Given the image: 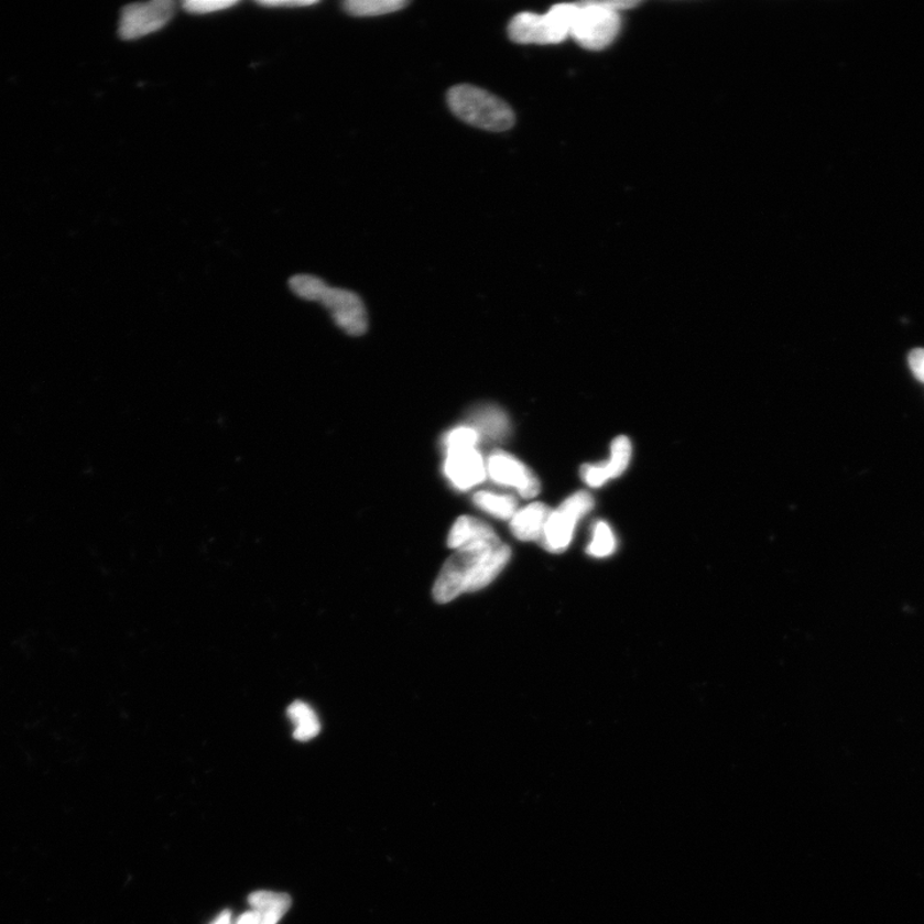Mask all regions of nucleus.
Listing matches in <instances>:
<instances>
[{
  "instance_id": "nucleus-1",
  "label": "nucleus",
  "mask_w": 924,
  "mask_h": 924,
  "mask_svg": "<svg viewBox=\"0 0 924 924\" xmlns=\"http://www.w3.org/2000/svg\"><path fill=\"white\" fill-rule=\"evenodd\" d=\"M510 558L511 548L502 542L457 550L434 584V599L438 604H447L463 594L483 589L500 576Z\"/></svg>"
},
{
  "instance_id": "nucleus-2",
  "label": "nucleus",
  "mask_w": 924,
  "mask_h": 924,
  "mask_svg": "<svg viewBox=\"0 0 924 924\" xmlns=\"http://www.w3.org/2000/svg\"><path fill=\"white\" fill-rule=\"evenodd\" d=\"M447 104L456 118L471 127L501 133L515 126V113L507 102L472 85L449 89Z\"/></svg>"
},
{
  "instance_id": "nucleus-3",
  "label": "nucleus",
  "mask_w": 924,
  "mask_h": 924,
  "mask_svg": "<svg viewBox=\"0 0 924 924\" xmlns=\"http://www.w3.org/2000/svg\"><path fill=\"white\" fill-rule=\"evenodd\" d=\"M579 4H556L546 14L522 12L509 23L511 42L518 44H558L570 36Z\"/></svg>"
},
{
  "instance_id": "nucleus-4",
  "label": "nucleus",
  "mask_w": 924,
  "mask_h": 924,
  "mask_svg": "<svg viewBox=\"0 0 924 924\" xmlns=\"http://www.w3.org/2000/svg\"><path fill=\"white\" fill-rule=\"evenodd\" d=\"M626 2H587L579 4L570 36L589 51L607 48L617 37L620 29L618 11L633 7Z\"/></svg>"
},
{
  "instance_id": "nucleus-5",
  "label": "nucleus",
  "mask_w": 924,
  "mask_h": 924,
  "mask_svg": "<svg viewBox=\"0 0 924 924\" xmlns=\"http://www.w3.org/2000/svg\"><path fill=\"white\" fill-rule=\"evenodd\" d=\"M594 507V497L581 491L572 494L561 504V508L551 511L541 539L543 547L548 553H564L570 546L579 520L585 518Z\"/></svg>"
},
{
  "instance_id": "nucleus-6",
  "label": "nucleus",
  "mask_w": 924,
  "mask_h": 924,
  "mask_svg": "<svg viewBox=\"0 0 924 924\" xmlns=\"http://www.w3.org/2000/svg\"><path fill=\"white\" fill-rule=\"evenodd\" d=\"M175 3L171 0H153L123 8L119 34L123 41H137L165 28L173 20Z\"/></svg>"
},
{
  "instance_id": "nucleus-7",
  "label": "nucleus",
  "mask_w": 924,
  "mask_h": 924,
  "mask_svg": "<svg viewBox=\"0 0 924 924\" xmlns=\"http://www.w3.org/2000/svg\"><path fill=\"white\" fill-rule=\"evenodd\" d=\"M317 302L329 311L334 323L348 336L360 337L368 330V313L362 300L347 290L325 284Z\"/></svg>"
},
{
  "instance_id": "nucleus-8",
  "label": "nucleus",
  "mask_w": 924,
  "mask_h": 924,
  "mask_svg": "<svg viewBox=\"0 0 924 924\" xmlns=\"http://www.w3.org/2000/svg\"><path fill=\"white\" fill-rule=\"evenodd\" d=\"M487 474L494 483L515 488L523 499H534L541 491V483L535 474L517 457L502 452H496L486 463Z\"/></svg>"
},
{
  "instance_id": "nucleus-9",
  "label": "nucleus",
  "mask_w": 924,
  "mask_h": 924,
  "mask_svg": "<svg viewBox=\"0 0 924 924\" xmlns=\"http://www.w3.org/2000/svg\"><path fill=\"white\" fill-rule=\"evenodd\" d=\"M444 471L457 491H470L483 483L487 477V465L477 448L460 449L447 453Z\"/></svg>"
},
{
  "instance_id": "nucleus-10",
  "label": "nucleus",
  "mask_w": 924,
  "mask_h": 924,
  "mask_svg": "<svg viewBox=\"0 0 924 924\" xmlns=\"http://www.w3.org/2000/svg\"><path fill=\"white\" fill-rule=\"evenodd\" d=\"M632 457V445L624 436H620L612 442L611 456L608 464L604 465H585L581 468V478L589 487L599 488L608 483L610 479L621 476L628 468L629 461Z\"/></svg>"
},
{
  "instance_id": "nucleus-11",
  "label": "nucleus",
  "mask_w": 924,
  "mask_h": 924,
  "mask_svg": "<svg viewBox=\"0 0 924 924\" xmlns=\"http://www.w3.org/2000/svg\"><path fill=\"white\" fill-rule=\"evenodd\" d=\"M488 543H501V540L491 525L471 517L457 519L447 539L448 547L455 551Z\"/></svg>"
},
{
  "instance_id": "nucleus-12",
  "label": "nucleus",
  "mask_w": 924,
  "mask_h": 924,
  "mask_svg": "<svg viewBox=\"0 0 924 924\" xmlns=\"http://www.w3.org/2000/svg\"><path fill=\"white\" fill-rule=\"evenodd\" d=\"M470 426L487 442H503L510 436L511 423L507 413L493 405L480 406L470 414Z\"/></svg>"
},
{
  "instance_id": "nucleus-13",
  "label": "nucleus",
  "mask_w": 924,
  "mask_h": 924,
  "mask_svg": "<svg viewBox=\"0 0 924 924\" xmlns=\"http://www.w3.org/2000/svg\"><path fill=\"white\" fill-rule=\"evenodd\" d=\"M551 510L547 504L532 502L522 510H518L510 520V530L519 541H540L545 531Z\"/></svg>"
},
{
  "instance_id": "nucleus-14",
  "label": "nucleus",
  "mask_w": 924,
  "mask_h": 924,
  "mask_svg": "<svg viewBox=\"0 0 924 924\" xmlns=\"http://www.w3.org/2000/svg\"><path fill=\"white\" fill-rule=\"evenodd\" d=\"M248 902L259 913L260 924H278L292 905L290 895L270 891L253 892Z\"/></svg>"
},
{
  "instance_id": "nucleus-15",
  "label": "nucleus",
  "mask_w": 924,
  "mask_h": 924,
  "mask_svg": "<svg viewBox=\"0 0 924 924\" xmlns=\"http://www.w3.org/2000/svg\"><path fill=\"white\" fill-rule=\"evenodd\" d=\"M472 501L479 510L500 520H511L518 512V500L512 494L480 491Z\"/></svg>"
},
{
  "instance_id": "nucleus-16",
  "label": "nucleus",
  "mask_w": 924,
  "mask_h": 924,
  "mask_svg": "<svg viewBox=\"0 0 924 924\" xmlns=\"http://www.w3.org/2000/svg\"><path fill=\"white\" fill-rule=\"evenodd\" d=\"M289 717L294 724V739L298 741L313 740L320 732L316 713L305 703H293L289 708Z\"/></svg>"
},
{
  "instance_id": "nucleus-17",
  "label": "nucleus",
  "mask_w": 924,
  "mask_h": 924,
  "mask_svg": "<svg viewBox=\"0 0 924 924\" xmlns=\"http://www.w3.org/2000/svg\"><path fill=\"white\" fill-rule=\"evenodd\" d=\"M405 0H347L344 10L354 18H376L403 10Z\"/></svg>"
},
{
  "instance_id": "nucleus-18",
  "label": "nucleus",
  "mask_w": 924,
  "mask_h": 924,
  "mask_svg": "<svg viewBox=\"0 0 924 924\" xmlns=\"http://www.w3.org/2000/svg\"><path fill=\"white\" fill-rule=\"evenodd\" d=\"M616 546L615 533H612L608 523H597L594 528L593 541L589 542L587 553L595 557H607L615 553Z\"/></svg>"
},
{
  "instance_id": "nucleus-19",
  "label": "nucleus",
  "mask_w": 924,
  "mask_h": 924,
  "mask_svg": "<svg viewBox=\"0 0 924 924\" xmlns=\"http://www.w3.org/2000/svg\"><path fill=\"white\" fill-rule=\"evenodd\" d=\"M480 437L470 425L457 426L449 431L444 437L446 453L460 452V449L477 448Z\"/></svg>"
},
{
  "instance_id": "nucleus-20",
  "label": "nucleus",
  "mask_w": 924,
  "mask_h": 924,
  "mask_svg": "<svg viewBox=\"0 0 924 924\" xmlns=\"http://www.w3.org/2000/svg\"><path fill=\"white\" fill-rule=\"evenodd\" d=\"M237 4L236 0H189L183 7L186 12L206 14L228 10Z\"/></svg>"
},
{
  "instance_id": "nucleus-21",
  "label": "nucleus",
  "mask_w": 924,
  "mask_h": 924,
  "mask_svg": "<svg viewBox=\"0 0 924 924\" xmlns=\"http://www.w3.org/2000/svg\"><path fill=\"white\" fill-rule=\"evenodd\" d=\"M910 367L915 378L924 383V349H914L910 355Z\"/></svg>"
},
{
  "instance_id": "nucleus-22",
  "label": "nucleus",
  "mask_w": 924,
  "mask_h": 924,
  "mask_svg": "<svg viewBox=\"0 0 924 924\" xmlns=\"http://www.w3.org/2000/svg\"><path fill=\"white\" fill-rule=\"evenodd\" d=\"M317 2L315 0H263V2H259L260 6L263 7H279V8H294V7H309L314 6Z\"/></svg>"
},
{
  "instance_id": "nucleus-23",
  "label": "nucleus",
  "mask_w": 924,
  "mask_h": 924,
  "mask_svg": "<svg viewBox=\"0 0 924 924\" xmlns=\"http://www.w3.org/2000/svg\"><path fill=\"white\" fill-rule=\"evenodd\" d=\"M237 924H260V915L256 911L247 912L240 915Z\"/></svg>"
},
{
  "instance_id": "nucleus-24",
  "label": "nucleus",
  "mask_w": 924,
  "mask_h": 924,
  "mask_svg": "<svg viewBox=\"0 0 924 924\" xmlns=\"http://www.w3.org/2000/svg\"><path fill=\"white\" fill-rule=\"evenodd\" d=\"M213 924H231V913L229 911L222 912Z\"/></svg>"
}]
</instances>
